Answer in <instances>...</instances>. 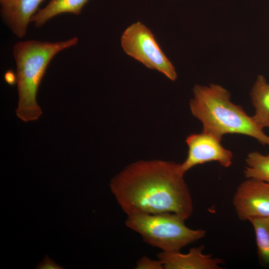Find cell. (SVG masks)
I'll use <instances>...</instances> for the list:
<instances>
[{
  "label": "cell",
  "mask_w": 269,
  "mask_h": 269,
  "mask_svg": "<svg viewBox=\"0 0 269 269\" xmlns=\"http://www.w3.org/2000/svg\"><path fill=\"white\" fill-rule=\"evenodd\" d=\"M180 164L140 160L127 166L111 181L110 188L127 214L172 213L184 220L193 205Z\"/></svg>",
  "instance_id": "1"
},
{
  "label": "cell",
  "mask_w": 269,
  "mask_h": 269,
  "mask_svg": "<svg viewBox=\"0 0 269 269\" xmlns=\"http://www.w3.org/2000/svg\"><path fill=\"white\" fill-rule=\"evenodd\" d=\"M193 93L190 109L192 115L202 123L203 131L221 139L226 134H244L269 146V136L242 107L231 102L227 89L216 84L196 85Z\"/></svg>",
  "instance_id": "2"
},
{
  "label": "cell",
  "mask_w": 269,
  "mask_h": 269,
  "mask_svg": "<svg viewBox=\"0 0 269 269\" xmlns=\"http://www.w3.org/2000/svg\"><path fill=\"white\" fill-rule=\"evenodd\" d=\"M78 38L48 42L35 40L17 42L13 48L16 63L18 92L17 117L24 122L37 120L42 111L36 101V95L47 67L59 52L75 46Z\"/></svg>",
  "instance_id": "3"
},
{
  "label": "cell",
  "mask_w": 269,
  "mask_h": 269,
  "mask_svg": "<svg viewBox=\"0 0 269 269\" xmlns=\"http://www.w3.org/2000/svg\"><path fill=\"white\" fill-rule=\"evenodd\" d=\"M185 221L172 213H134L127 215L125 224L149 245L161 251L171 252L180 251L205 236L204 230L190 229Z\"/></svg>",
  "instance_id": "4"
},
{
  "label": "cell",
  "mask_w": 269,
  "mask_h": 269,
  "mask_svg": "<svg viewBox=\"0 0 269 269\" xmlns=\"http://www.w3.org/2000/svg\"><path fill=\"white\" fill-rule=\"evenodd\" d=\"M121 45L128 55L146 67L160 72L171 81L176 79L174 66L151 30L141 22H135L127 27L122 34Z\"/></svg>",
  "instance_id": "5"
},
{
  "label": "cell",
  "mask_w": 269,
  "mask_h": 269,
  "mask_svg": "<svg viewBox=\"0 0 269 269\" xmlns=\"http://www.w3.org/2000/svg\"><path fill=\"white\" fill-rule=\"evenodd\" d=\"M221 139L209 133L202 131L190 134L186 139L188 146L185 160L180 164L183 173L192 167L211 161H216L222 166L230 167L233 160L232 152L221 143Z\"/></svg>",
  "instance_id": "6"
},
{
  "label": "cell",
  "mask_w": 269,
  "mask_h": 269,
  "mask_svg": "<svg viewBox=\"0 0 269 269\" xmlns=\"http://www.w3.org/2000/svg\"><path fill=\"white\" fill-rule=\"evenodd\" d=\"M232 202L242 221L269 217V183L246 178L237 187Z\"/></svg>",
  "instance_id": "7"
},
{
  "label": "cell",
  "mask_w": 269,
  "mask_h": 269,
  "mask_svg": "<svg viewBox=\"0 0 269 269\" xmlns=\"http://www.w3.org/2000/svg\"><path fill=\"white\" fill-rule=\"evenodd\" d=\"M204 246L191 248L186 254L180 251H161L157 258L165 269H220L224 264L220 259L203 253Z\"/></svg>",
  "instance_id": "8"
},
{
  "label": "cell",
  "mask_w": 269,
  "mask_h": 269,
  "mask_svg": "<svg viewBox=\"0 0 269 269\" xmlns=\"http://www.w3.org/2000/svg\"><path fill=\"white\" fill-rule=\"evenodd\" d=\"M44 0H0V15L11 32L18 38L26 34L32 17Z\"/></svg>",
  "instance_id": "9"
},
{
  "label": "cell",
  "mask_w": 269,
  "mask_h": 269,
  "mask_svg": "<svg viewBox=\"0 0 269 269\" xmlns=\"http://www.w3.org/2000/svg\"><path fill=\"white\" fill-rule=\"evenodd\" d=\"M250 95L255 109L253 118L263 129L269 128V83L264 76L258 75Z\"/></svg>",
  "instance_id": "10"
},
{
  "label": "cell",
  "mask_w": 269,
  "mask_h": 269,
  "mask_svg": "<svg viewBox=\"0 0 269 269\" xmlns=\"http://www.w3.org/2000/svg\"><path fill=\"white\" fill-rule=\"evenodd\" d=\"M89 0H50L47 5L34 14L31 22L35 27L44 25L52 17L63 13L79 14Z\"/></svg>",
  "instance_id": "11"
},
{
  "label": "cell",
  "mask_w": 269,
  "mask_h": 269,
  "mask_svg": "<svg viewBox=\"0 0 269 269\" xmlns=\"http://www.w3.org/2000/svg\"><path fill=\"white\" fill-rule=\"evenodd\" d=\"M249 221L254 229L259 263L269 269V217L252 218Z\"/></svg>",
  "instance_id": "12"
},
{
  "label": "cell",
  "mask_w": 269,
  "mask_h": 269,
  "mask_svg": "<svg viewBox=\"0 0 269 269\" xmlns=\"http://www.w3.org/2000/svg\"><path fill=\"white\" fill-rule=\"evenodd\" d=\"M244 171L246 178H252L269 183V154L257 151L249 153L246 159Z\"/></svg>",
  "instance_id": "13"
},
{
  "label": "cell",
  "mask_w": 269,
  "mask_h": 269,
  "mask_svg": "<svg viewBox=\"0 0 269 269\" xmlns=\"http://www.w3.org/2000/svg\"><path fill=\"white\" fill-rule=\"evenodd\" d=\"M136 269H164L161 262L157 260H152L146 256L139 259L136 263Z\"/></svg>",
  "instance_id": "14"
},
{
  "label": "cell",
  "mask_w": 269,
  "mask_h": 269,
  "mask_svg": "<svg viewBox=\"0 0 269 269\" xmlns=\"http://www.w3.org/2000/svg\"><path fill=\"white\" fill-rule=\"evenodd\" d=\"M35 269H62V267L54 262L49 258L47 255H45L44 260L39 262Z\"/></svg>",
  "instance_id": "15"
},
{
  "label": "cell",
  "mask_w": 269,
  "mask_h": 269,
  "mask_svg": "<svg viewBox=\"0 0 269 269\" xmlns=\"http://www.w3.org/2000/svg\"><path fill=\"white\" fill-rule=\"evenodd\" d=\"M10 71H8L6 72L4 75V79L6 82L9 83V84H11L12 83H13V82H14V80L16 81V78L12 75L11 77L10 76Z\"/></svg>",
  "instance_id": "16"
}]
</instances>
